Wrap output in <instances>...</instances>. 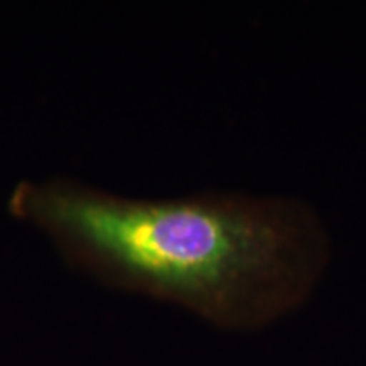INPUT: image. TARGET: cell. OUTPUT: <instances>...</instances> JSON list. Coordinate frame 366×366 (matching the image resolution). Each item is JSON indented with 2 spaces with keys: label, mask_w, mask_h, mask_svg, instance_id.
<instances>
[{
  "label": "cell",
  "mask_w": 366,
  "mask_h": 366,
  "mask_svg": "<svg viewBox=\"0 0 366 366\" xmlns=\"http://www.w3.org/2000/svg\"><path fill=\"white\" fill-rule=\"evenodd\" d=\"M6 210L100 285L232 331L267 326L304 304L329 258L317 214L287 197L146 199L46 175L17 182Z\"/></svg>",
  "instance_id": "cell-1"
}]
</instances>
